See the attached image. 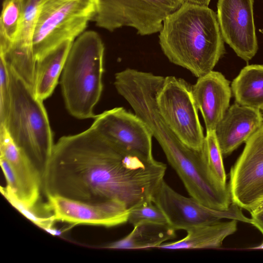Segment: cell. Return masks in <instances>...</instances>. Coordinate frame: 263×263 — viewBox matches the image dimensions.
Returning <instances> with one entry per match:
<instances>
[{
    "label": "cell",
    "mask_w": 263,
    "mask_h": 263,
    "mask_svg": "<svg viewBox=\"0 0 263 263\" xmlns=\"http://www.w3.org/2000/svg\"><path fill=\"white\" fill-rule=\"evenodd\" d=\"M166 165L122 150L96 127L61 137L42 171L46 197L82 202L115 201L128 210L152 199Z\"/></svg>",
    "instance_id": "1"
},
{
    "label": "cell",
    "mask_w": 263,
    "mask_h": 263,
    "mask_svg": "<svg viewBox=\"0 0 263 263\" xmlns=\"http://www.w3.org/2000/svg\"><path fill=\"white\" fill-rule=\"evenodd\" d=\"M159 32L168 60L197 78L212 71L225 53L217 14L208 6L184 2L163 21Z\"/></svg>",
    "instance_id": "2"
},
{
    "label": "cell",
    "mask_w": 263,
    "mask_h": 263,
    "mask_svg": "<svg viewBox=\"0 0 263 263\" xmlns=\"http://www.w3.org/2000/svg\"><path fill=\"white\" fill-rule=\"evenodd\" d=\"M104 45L99 34L84 31L73 42L60 85L66 109L79 119L93 118L103 90Z\"/></svg>",
    "instance_id": "3"
},
{
    "label": "cell",
    "mask_w": 263,
    "mask_h": 263,
    "mask_svg": "<svg viewBox=\"0 0 263 263\" xmlns=\"http://www.w3.org/2000/svg\"><path fill=\"white\" fill-rule=\"evenodd\" d=\"M8 66L10 105L4 124L0 125L5 126L16 145L42 174L54 144L47 111L33 88Z\"/></svg>",
    "instance_id": "4"
},
{
    "label": "cell",
    "mask_w": 263,
    "mask_h": 263,
    "mask_svg": "<svg viewBox=\"0 0 263 263\" xmlns=\"http://www.w3.org/2000/svg\"><path fill=\"white\" fill-rule=\"evenodd\" d=\"M96 13L95 0H43L32 37L35 60L64 41H74Z\"/></svg>",
    "instance_id": "5"
},
{
    "label": "cell",
    "mask_w": 263,
    "mask_h": 263,
    "mask_svg": "<svg viewBox=\"0 0 263 263\" xmlns=\"http://www.w3.org/2000/svg\"><path fill=\"white\" fill-rule=\"evenodd\" d=\"M96 26L112 32L131 27L141 35L160 32L163 21L184 0H95Z\"/></svg>",
    "instance_id": "6"
},
{
    "label": "cell",
    "mask_w": 263,
    "mask_h": 263,
    "mask_svg": "<svg viewBox=\"0 0 263 263\" xmlns=\"http://www.w3.org/2000/svg\"><path fill=\"white\" fill-rule=\"evenodd\" d=\"M156 102L163 120L180 140L190 148L201 149L205 136L192 85L181 78L165 77L157 91Z\"/></svg>",
    "instance_id": "7"
},
{
    "label": "cell",
    "mask_w": 263,
    "mask_h": 263,
    "mask_svg": "<svg viewBox=\"0 0 263 263\" xmlns=\"http://www.w3.org/2000/svg\"><path fill=\"white\" fill-rule=\"evenodd\" d=\"M152 201L163 211L168 224L176 231L187 230L214 223L223 218L235 219L251 224L240 208L232 203L228 209L217 210L205 206L195 198L178 193L164 180L153 194Z\"/></svg>",
    "instance_id": "8"
},
{
    "label": "cell",
    "mask_w": 263,
    "mask_h": 263,
    "mask_svg": "<svg viewBox=\"0 0 263 263\" xmlns=\"http://www.w3.org/2000/svg\"><path fill=\"white\" fill-rule=\"evenodd\" d=\"M230 175L232 203L249 211L263 199V124L246 141Z\"/></svg>",
    "instance_id": "9"
},
{
    "label": "cell",
    "mask_w": 263,
    "mask_h": 263,
    "mask_svg": "<svg viewBox=\"0 0 263 263\" xmlns=\"http://www.w3.org/2000/svg\"><path fill=\"white\" fill-rule=\"evenodd\" d=\"M92 125L126 152L147 159L152 155V134L136 115L123 107L106 110L94 118Z\"/></svg>",
    "instance_id": "10"
},
{
    "label": "cell",
    "mask_w": 263,
    "mask_h": 263,
    "mask_svg": "<svg viewBox=\"0 0 263 263\" xmlns=\"http://www.w3.org/2000/svg\"><path fill=\"white\" fill-rule=\"evenodd\" d=\"M254 0H218L217 18L223 40L246 61L258 47L253 15Z\"/></svg>",
    "instance_id": "11"
},
{
    "label": "cell",
    "mask_w": 263,
    "mask_h": 263,
    "mask_svg": "<svg viewBox=\"0 0 263 263\" xmlns=\"http://www.w3.org/2000/svg\"><path fill=\"white\" fill-rule=\"evenodd\" d=\"M47 205L55 220L73 226L86 224L112 227L128 221L129 210L122 203L108 201L89 203L59 196H49Z\"/></svg>",
    "instance_id": "12"
},
{
    "label": "cell",
    "mask_w": 263,
    "mask_h": 263,
    "mask_svg": "<svg viewBox=\"0 0 263 263\" xmlns=\"http://www.w3.org/2000/svg\"><path fill=\"white\" fill-rule=\"evenodd\" d=\"M0 157L8 162L16 179V190L11 192L27 206L37 204L42 191V172L16 145L4 125H0Z\"/></svg>",
    "instance_id": "13"
},
{
    "label": "cell",
    "mask_w": 263,
    "mask_h": 263,
    "mask_svg": "<svg viewBox=\"0 0 263 263\" xmlns=\"http://www.w3.org/2000/svg\"><path fill=\"white\" fill-rule=\"evenodd\" d=\"M43 0H20L22 18L18 35L9 48L0 53L7 64L24 80H34L35 59L32 37L38 12Z\"/></svg>",
    "instance_id": "14"
},
{
    "label": "cell",
    "mask_w": 263,
    "mask_h": 263,
    "mask_svg": "<svg viewBox=\"0 0 263 263\" xmlns=\"http://www.w3.org/2000/svg\"><path fill=\"white\" fill-rule=\"evenodd\" d=\"M192 90L206 132L214 131L230 105L232 91L229 81L221 73L212 70L198 78Z\"/></svg>",
    "instance_id": "15"
},
{
    "label": "cell",
    "mask_w": 263,
    "mask_h": 263,
    "mask_svg": "<svg viewBox=\"0 0 263 263\" xmlns=\"http://www.w3.org/2000/svg\"><path fill=\"white\" fill-rule=\"evenodd\" d=\"M263 124L260 109L237 103L228 109L215 133L222 155H228L246 141Z\"/></svg>",
    "instance_id": "16"
},
{
    "label": "cell",
    "mask_w": 263,
    "mask_h": 263,
    "mask_svg": "<svg viewBox=\"0 0 263 263\" xmlns=\"http://www.w3.org/2000/svg\"><path fill=\"white\" fill-rule=\"evenodd\" d=\"M73 42L64 41L36 59L33 90L40 100L44 101L53 92Z\"/></svg>",
    "instance_id": "17"
},
{
    "label": "cell",
    "mask_w": 263,
    "mask_h": 263,
    "mask_svg": "<svg viewBox=\"0 0 263 263\" xmlns=\"http://www.w3.org/2000/svg\"><path fill=\"white\" fill-rule=\"evenodd\" d=\"M237 220L218 221L214 223L193 227L187 230L186 236L181 240L162 243L158 248L177 250L218 248L228 236L237 230Z\"/></svg>",
    "instance_id": "18"
},
{
    "label": "cell",
    "mask_w": 263,
    "mask_h": 263,
    "mask_svg": "<svg viewBox=\"0 0 263 263\" xmlns=\"http://www.w3.org/2000/svg\"><path fill=\"white\" fill-rule=\"evenodd\" d=\"M134 227L126 236L103 248L116 249L158 248L165 241L176 237V230L168 223H144Z\"/></svg>",
    "instance_id": "19"
},
{
    "label": "cell",
    "mask_w": 263,
    "mask_h": 263,
    "mask_svg": "<svg viewBox=\"0 0 263 263\" xmlns=\"http://www.w3.org/2000/svg\"><path fill=\"white\" fill-rule=\"evenodd\" d=\"M236 103L260 109L263 107V65L245 67L231 84Z\"/></svg>",
    "instance_id": "20"
},
{
    "label": "cell",
    "mask_w": 263,
    "mask_h": 263,
    "mask_svg": "<svg viewBox=\"0 0 263 263\" xmlns=\"http://www.w3.org/2000/svg\"><path fill=\"white\" fill-rule=\"evenodd\" d=\"M0 191L4 197L15 209L34 224L51 235H61L62 231L54 227L57 221L53 213L47 206L46 202H39L33 206H27L19 201L6 186H1Z\"/></svg>",
    "instance_id": "21"
},
{
    "label": "cell",
    "mask_w": 263,
    "mask_h": 263,
    "mask_svg": "<svg viewBox=\"0 0 263 263\" xmlns=\"http://www.w3.org/2000/svg\"><path fill=\"white\" fill-rule=\"evenodd\" d=\"M21 18L20 0H4L0 18V53L6 51L15 41Z\"/></svg>",
    "instance_id": "22"
},
{
    "label": "cell",
    "mask_w": 263,
    "mask_h": 263,
    "mask_svg": "<svg viewBox=\"0 0 263 263\" xmlns=\"http://www.w3.org/2000/svg\"><path fill=\"white\" fill-rule=\"evenodd\" d=\"M128 221L134 227L141 223H168L163 211L152 199L146 200L129 210Z\"/></svg>",
    "instance_id": "23"
},
{
    "label": "cell",
    "mask_w": 263,
    "mask_h": 263,
    "mask_svg": "<svg viewBox=\"0 0 263 263\" xmlns=\"http://www.w3.org/2000/svg\"><path fill=\"white\" fill-rule=\"evenodd\" d=\"M204 146L210 171L219 183L227 185L222 154L216 137L215 130L206 132Z\"/></svg>",
    "instance_id": "24"
},
{
    "label": "cell",
    "mask_w": 263,
    "mask_h": 263,
    "mask_svg": "<svg viewBox=\"0 0 263 263\" xmlns=\"http://www.w3.org/2000/svg\"><path fill=\"white\" fill-rule=\"evenodd\" d=\"M0 59V124H3L9 110L11 92L8 66Z\"/></svg>",
    "instance_id": "25"
},
{
    "label": "cell",
    "mask_w": 263,
    "mask_h": 263,
    "mask_svg": "<svg viewBox=\"0 0 263 263\" xmlns=\"http://www.w3.org/2000/svg\"><path fill=\"white\" fill-rule=\"evenodd\" d=\"M251 216V224L256 227L263 235V211Z\"/></svg>",
    "instance_id": "26"
},
{
    "label": "cell",
    "mask_w": 263,
    "mask_h": 263,
    "mask_svg": "<svg viewBox=\"0 0 263 263\" xmlns=\"http://www.w3.org/2000/svg\"><path fill=\"white\" fill-rule=\"evenodd\" d=\"M262 211H263V199L249 210L251 216Z\"/></svg>",
    "instance_id": "27"
},
{
    "label": "cell",
    "mask_w": 263,
    "mask_h": 263,
    "mask_svg": "<svg viewBox=\"0 0 263 263\" xmlns=\"http://www.w3.org/2000/svg\"><path fill=\"white\" fill-rule=\"evenodd\" d=\"M211 0H184L185 2H187L194 4L208 6Z\"/></svg>",
    "instance_id": "28"
},
{
    "label": "cell",
    "mask_w": 263,
    "mask_h": 263,
    "mask_svg": "<svg viewBox=\"0 0 263 263\" xmlns=\"http://www.w3.org/2000/svg\"><path fill=\"white\" fill-rule=\"evenodd\" d=\"M252 249H263V243L261 244L260 246L255 248H253Z\"/></svg>",
    "instance_id": "29"
},
{
    "label": "cell",
    "mask_w": 263,
    "mask_h": 263,
    "mask_svg": "<svg viewBox=\"0 0 263 263\" xmlns=\"http://www.w3.org/2000/svg\"><path fill=\"white\" fill-rule=\"evenodd\" d=\"M260 110L263 115V107L260 109Z\"/></svg>",
    "instance_id": "30"
},
{
    "label": "cell",
    "mask_w": 263,
    "mask_h": 263,
    "mask_svg": "<svg viewBox=\"0 0 263 263\" xmlns=\"http://www.w3.org/2000/svg\"><path fill=\"white\" fill-rule=\"evenodd\" d=\"M260 31L262 33H263V29H262L261 30H260Z\"/></svg>",
    "instance_id": "31"
}]
</instances>
